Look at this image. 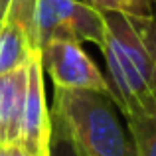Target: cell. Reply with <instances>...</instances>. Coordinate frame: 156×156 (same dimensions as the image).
Wrapping results in <instances>:
<instances>
[{
    "mask_svg": "<svg viewBox=\"0 0 156 156\" xmlns=\"http://www.w3.org/2000/svg\"><path fill=\"white\" fill-rule=\"evenodd\" d=\"M4 12H6V2L0 0V26H2V20H4Z\"/></svg>",
    "mask_w": 156,
    "mask_h": 156,
    "instance_id": "obj_12",
    "label": "cell"
},
{
    "mask_svg": "<svg viewBox=\"0 0 156 156\" xmlns=\"http://www.w3.org/2000/svg\"><path fill=\"white\" fill-rule=\"evenodd\" d=\"M28 85V61L0 73V144L20 140L24 101Z\"/></svg>",
    "mask_w": 156,
    "mask_h": 156,
    "instance_id": "obj_7",
    "label": "cell"
},
{
    "mask_svg": "<svg viewBox=\"0 0 156 156\" xmlns=\"http://www.w3.org/2000/svg\"><path fill=\"white\" fill-rule=\"evenodd\" d=\"M0 156H32V154L20 142H6V144H0Z\"/></svg>",
    "mask_w": 156,
    "mask_h": 156,
    "instance_id": "obj_10",
    "label": "cell"
},
{
    "mask_svg": "<svg viewBox=\"0 0 156 156\" xmlns=\"http://www.w3.org/2000/svg\"><path fill=\"white\" fill-rule=\"evenodd\" d=\"M134 156H156V117L126 119Z\"/></svg>",
    "mask_w": 156,
    "mask_h": 156,
    "instance_id": "obj_8",
    "label": "cell"
},
{
    "mask_svg": "<svg viewBox=\"0 0 156 156\" xmlns=\"http://www.w3.org/2000/svg\"><path fill=\"white\" fill-rule=\"evenodd\" d=\"M50 156H73V152L69 150V146L65 142L51 138V146H50Z\"/></svg>",
    "mask_w": 156,
    "mask_h": 156,
    "instance_id": "obj_11",
    "label": "cell"
},
{
    "mask_svg": "<svg viewBox=\"0 0 156 156\" xmlns=\"http://www.w3.org/2000/svg\"><path fill=\"white\" fill-rule=\"evenodd\" d=\"M103 51L109 97L125 119L156 117L154 18L103 12Z\"/></svg>",
    "mask_w": 156,
    "mask_h": 156,
    "instance_id": "obj_1",
    "label": "cell"
},
{
    "mask_svg": "<svg viewBox=\"0 0 156 156\" xmlns=\"http://www.w3.org/2000/svg\"><path fill=\"white\" fill-rule=\"evenodd\" d=\"M36 4L38 0H8L0 26V73L28 61L36 46Z\"/></svg>",
    "mask_w": 156,
    "mask_h": 156,
    "instance_id": "obj_6",
    "label": "cell"
},
{
    "mask_svg": "<svg viewBox=\"0 0 156 156\" xmlns=\"http://www.w3.org/2000/svg\"><path fill=\"white\" fill-rule=\"evenodd\" d=\"M20 144L32 156H50L51 146V119L46 105L44 71L40 61V50L32 51L28 57V85L24 101Z\"/></svg>",
    "mask_w": 156,
    "mask_h": 156,
    "instance_id": "obj_5",
    "label": "cell"
},
{
    "mask_svg": "<svg viewBox=\"0 0 156 156\" xmlns=\"http://www.w3.org/2000/svg\"><path fill=\"white\" fill-rule=\"evenodd\" d=\"M101 12H119L134 18H154V0H83Z\"/></svg>",
    "mask_w": 156,
    "mask_h": 156,
    "instance_id": "obj_9",
    "label": "cell"
},
{
    "mask_svg": "<svg viewBox=\"0 0 156 156\" xmlns=\"http://www.w3.org/2000/svg\"><path fill=\"white\" fill-rule=\"evenodd\" d=\"M4 2H8V0H4Z\"/></svg>",
    "mask_w": 156,
    "mask_h": 156,
    "instance_id": "obj_13",
    "label": "cell"
},
{
    "mask_svg": "<svg viewBox=\"0 0 156 156\" xmlns=\"http://www.w3.org/2000/svg\"><path fill=\"white\" fill-rule=\"evenodd\" d=\"M42 71L48 73L53 87L83 89L109 95V85L97 63L85 53L79 42L50 40L40 48Z\"/></svg>",
    "mask_w": 156,
    "mask_h": 156,
    "instance_id": "obj_4",
    "label": "cell"
},
{
    "mask_svg": "<svg viewBox=\"0 0 156 156\" xmlns=\"http://www.w3.org/2000/svg\"><path fill=\"white\" fill-rule=\"evenodd\" d=\"M50 40L91 42L97 48L105 40L103 12L83 0H38L36 4V46Z\"/></svg>",
    "mask_w": 156,
    "mask_h": 156,
    "instance_id": "obj_3",
    "label": "cell"
},
{
    "mask_svg": "<svg viewBox=\"0 0 156 156\" xmlns=\"http://www.w3.org/2000/svg\"><path fill=\"white\" fill-rule=\"evenodd\" d=\"M51 138L65 142L73 156H134L109 95L53 87Z\"/></svg>",
    "mask_w": 156,
    "mask_h": 156,
    "instance_id": "obj_2",
    "label": "cell"
}]
</instances>
